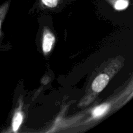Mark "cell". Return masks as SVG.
I'll return each instance as SVG.
<instances>
[{
    "label": "cell",
    "instance_id": "1",
    "mask_svg": "<svg viewBox=\"0 0 133 133\" xmlns=\"http://www.w3.org/2000/svg\"><path fill=\"white\" fill-rule=\"evenodd\" d=\"M109 81V77L106 74H101L95 79L92 84V89L94 92H99L105 88Z\"/></svg>",
    "mask_w": 133,
    "mask_h": 133
},
{
    "label": "cell",
    "instance_id": "2",
    "mask_svg": "<svg viewBox=\"0 0 133 133\" xmlns=\"http://www.w3.org/2000/svg\"><path fill=\"white\" fill-rule=\"evenodd\" d=\"M55 42V38L52 34L47 32L44 35L43 40V50L45 53H48L51 49L52 45Z\"/></svg>",
    "mask_w": 133,
    "mask_h": 133
},
{
    "label": "cell",
    "instance_id": "3",
    "mask_svg": "<svg viewBox=\"0 0 133 133\" xmlns=\"http://www.w3.org/2000/svg\"><path fill=\"white\" fill-rule=\"evenodd\" d=\"M109 109V104H103V105H99V106L97 107L92 112V114L94 118H97V117L101 116L103 114H105Z\"/></svg>",
    "mask_w": 133,
    "mask_h": 133
},
{
    "label": "cell",
    "instance_id": "4",
    "mask_svg": "<svg viewBox=\"0 0 133 133\" xmlns=\"http://www.w3.org/2000/svg\"><path fill=\"white\" fill-rule=\"evenodd\" d=\"M23 117L20 112H17L14 115L12 121V128L14 131H17L22 122Z\"/></svg>",
    "mask_w": 133,
    "mask_h": 133
},
{
    "label": "cell",
    "instance_id": "5",
    "mask_svg": "<svg viewBox=\"0 0 133 133\" xmlns=\"http://www.w3.org/2000/svg\"><path fill=\"white\" fill-rule=\"evenodd\" d=\"M129 2L127 0H118L116 2L114 7L116 10H123L128 6Z\"/></svg>",
    "mask_w": 133,
    "mask_h": 133
},
{
    "label": "cell",
    "instance_id": "6",
    "mask_svg": "<svg viewBox=\"0 0 133 133\" xmlns=\"http://www.w3.org/2000/svg\"><path fill=\"white\" fill-rule=\"evenodd\" d=\"M42 1L49 7H55L57 5V0H42Z\"/></svg>",
    "mask_w": 133,
    "mask_h": 133
},
{
    "label": "cell",
    "instance_id": "7",
    "mask_svg": "<svg viewBox=\"0 0 133 133\" xmlns=\"http://www.w3.org/2000/svg\"><path fill=\"white\" fill-rule=\"evenodd\" d=\"M0 27H1V22H0Z\"/></svg>",
    "mask_w": 133,
    "mask_h": 133
}]
</instances>
